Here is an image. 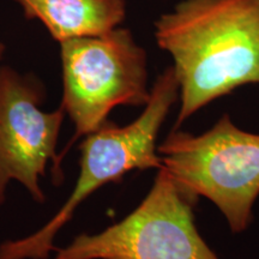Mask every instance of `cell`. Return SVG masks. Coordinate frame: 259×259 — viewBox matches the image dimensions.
Returning a JSON list of instances; mask_svg holds the SVG:
<instances>
[{
    "instance_id": "1",
    "label": "cell",
    "mask_w": 259,
    "mask_h": 259,
    "mask_svg": "<svg viewBox=\"0 0 259 259\" xmlns=\"http://www.w3.org/2000/svg\"><path fill=\"white\" fill-rule=\"evenodd\" d=\"M154 25L179 83L176 128L210 102L259 84V0H181Z\"/></svg>"
},
{
    "instance_id": "2",
    "label": "cell",
    "mask_w": 259,
    "mask_h": 259,
    "mask_svg": "<svg viewBox=\"0 0 259 259\" xmlns=\"http://www.w3.org/2000/svg\"><path fill=\"white\" fill-rule=\"evenodd\" d=\"M179 99V83L173 67L155 80L141 115L126 126L107 121L80 144V171L69 199L34 234L0 245V259H47L56 250L58 232L70 221L79 204L109 183H119L132 170L161 169L157 137L171 106Z\"/></svg>"
},
{
    "instance_id": "3",
    "label": "cell",
    "mask_w": 259,
    "mask_h": 259,
    "mask_svg": "<svg viewBox=\"0 0 259 259\" xmlns=\"http://www.w3.org/2000/svg\"><path fill=\"white\" fill-rule=\"evenodd\" d=\"M157 151L162 168L184 192L215 204L234 234L247 229L259 196V135L225 114L202 135L176 128Z\"/></svg>"
},
{
    "instance_id": "4",
    "label": "cell",
    "mask_w": 259,
    "mask_h": 259,
    "mask_svg": "<svg viewBox=\"0 0 259 259\" xmlns=\"http://www.w3.org/2000/svg\"><path fill=\"white\" fill-rule=\"evenodd\" d=\"M59 45L61 107L74 125L73 137L59 156L61 161L77 139L108 121L115 107H144L150 89L147 52L127 28L120 25L106 34Z\"/></svg>"
},
{
    "instance_id": "5",
    "label": "cell",
    "mask_w": 259,
    "mask_h": 259,
    "mask_svg": "<svg viewBox=\"0 0 259 259\" xmlns=\"http://www.w3.org/2000/svg\"><path fill=\"white\" fill-rule=\"evenodd\" d=\"M197 202L161 168L134 211L97 234L56 247L54 259H220L197 229Z\"/></svg>"
},
{
    "instance_id": "6",
    "label": "cell",
    "mask_w": 259,
    "mask_h": 259,
    "mask_svg": "<svg viewBox=\"0 0 259 259\" xmlns=\"http://www.w3.org/2000/svg\"><path fill=\"white\" fill-rule=\"evenodd\" d=\"M46 90L32 74L10 66L0 67V205L10 181L23 185L37 203L45 200L40 179L53 162L54 184L63 176L56 153L65 111L41 109Z\"/></svg>"
},
{
    "instance_id": "7",
    "label": "cell",
    "mask_w": 259,
    "mask_h": 259,
    "mask_svg": "<svg viewBox=\"0 0 259 259\" xmlns=\"http://www.w3.org/2000/svg\"><path fill=\"white\" fill-rule=\"evenodd\" d=\"M24 16L46 28L57 42L96 36L120 27L126 0H15Z\"/></svg>"
},
{
    "instance_id": "8",
    "label": "cell",
    "mask_w": 259,
    "mask_h": 259,
    "mask_svg": "<svg viewBox=\"0 0 259 259\" xmlns=\"http://www.w3.org/2000/svg\"><path fill=\"white\" fill-rule=\"evenodd\" d=\"M5 52H6L5 44H4V42H3V41H0V60H2L3 57H4Z\"/></svg>"
}]
</instances>
